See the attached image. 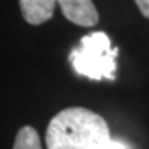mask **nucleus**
Masks as SVG:
<instances>
[{"label":"nucleus","instance_id":"f257e3e1","mask_svg":"<svg viewBox=\"0 0 149 149\" xmlns=\"http://www.w3.org/2000/svg\"><path fill=\"white\" fill-rule=\"evenodd\" d=\"M110 140L104 117L82 107L59 111L46 130L47 149H102Z\"/></svg>","mask_w":149,"mask_h":149},{"label":"nucleus","instance_id":"f03ea898","mask_svg":"<svg viewBox=\"0 0 149 149\" xmlns=\"http://www.w3.org/2000/svg\"><path fill=\"white\" fill-rule=\"evenodd\" d=\"M117 49L111 47V41L105 32H91L81 38L79 44L70 52L69 59L78 74L93 79L116 78Z\"/></svg>","mask_w":149,"mask_h":149},{"label":"nucleus","instance_id":"7ed1b4c3","mask_svg":"<svg viewBox=\"0 0 149 149\" xmlns=\"http://www.w3.org/2000/svg\"><path fill=\"white\" fill-rule=\"evenodd\" d=\"M56 2L63 15L69 22L84 28H91L97 24L99 14L91 0H56Z\"/></svg>","mask_w":149,"mask_h":149},{"label":"nucleus","instance_id":"20e7f679","mask_svg":"<svg viewBox=\"0 0 149 149\" xmlns=\"http://www.w3.org/2000/svg\"><path fill=\"white\" fill-rule=\"evenodd\" d=\"M56 5V0H20L23 18L29 24H41L52 18Z\"/></svg>","mask_w":149,"mask_h":149},{"label":"nucleus","instance_id":"39448f33","mask_svg":"<svg viewBox=\"0 0 149 149\" xmlns=\"http://www.w3.org/2000/svg\"><path fill=\"white\" fill-rule=\"evenodd\" d=\"M12 149H41L38 132L32 126H23L15 135Z\"/></svg>","mask_w":149,"mask_h":149},{"label":"nucleus","instance_id":"423d86ee","mask_svg":"<svg viewBox=\"0 0 149 149\" xmlns=\"http://www.w3.org/2000/svg\"><path fill=\"white\" fill-rule=\"evenodd\" d=\"M102 149H130V148H128V146L123 143V141H120V140H113V139H111Z\"/></svg>","mask_w":149,"mask_h":149},{"label":"nucleus","instance_id":"0eeeda50","mask_svg":"<svg viewBox=\"0 0 149 149\" xmlns=\"http://www.w3.org/2000/svg\"><path fill=\"white\" fill-rule=\"evenodd\" d=\"M137 8L140 9V12L143 14L145 17L149 18V0H134Z\"/></svg>","mask_w":149,"mask_h":149}]
</instances>
